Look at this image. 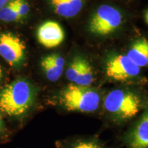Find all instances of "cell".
<instances>
[{
  "label": "cell",
  "instance_id": "obj_1",
  "mask_svg": "<svg viewBox=\"0 0 148 148\" xmlns=\"http://www.w3.org/2000/svg\"><path fill=\"white\" fill-rule=\"evenodd\" d=\"M34 99L30 83L16 79L0 88V112L12 119H21L32 108Z\"/></svg>",
  "mask_w": 148,
  "mask_h": 148
},
{
  "label": "cell",
  "instance_id": "obj_2",
  "mask_svg": "<svg viewBox=\"0 0 148 148\" xmlns=\"http://www.w3.org/2000/svg\"><path fill=\"white\" fill-rule=\"evenodd\" d=\"M60 101L68 111L90 112L99 106V94L89 86L70 84L61 92Z\"/></svg>",
  "mask_w": 148,
  "mask_h": 148
},
{
  "label": "cell",
  "instance_id": "obj_3",
  "mask_svg": "<svg viewBox=\"0 0 148 148\" xmlns=\"http://www.w3.org/2000/svg\"><path fill=\"white\" fill-rule=\"evenodd\" d=\"M104 108L121 119H130L140 110L139 97L132 92L115 89L110 91L103 101Z\"/></svg>",
  "mask_w": 148,
  "mask_h": 148
},
{
  "label": "cell",
  "instance_id": "obj_4",
  "mask_svg": "<svg viewBox=\"0 0 148 148\" xmlns=\"http://www.w3.org/2000/svg\"><path fill=\"white\" fill-rule=\"evenodd\" d=\"M122 23L121 12L109 5H101L92 16L89 23L90 32L106 36L119 28Z\"/></svg>",
  "mask_w": 148,
  "mask_h": 148
},
{
  "label": "cell",
  "instance_id": "obj_5",
  "mask_svg": "<svg viewBox=\"0 0 148 148\" xmlns=\"http://www.w3.org/2000/svg\"><path fill=\"white\" fill-rule=\"evenodd\" d=\"M25 45L23 40L13 33H0V56L12 66L18 67L23 63Z\"/></svg>",
  "mask_w": 148,
  "mask_h": 148
},
{
  "label": "cell",
  "instance_id": "obj_6",
  "mask_svg": "<svg viewBox=\"0 0 148 148\" xmlns=\"http://www.w3.org/2000/svg\"><path fill=\"white\" fill-rule=\"evenodd\" d=\"M140 68L130 59L127 55H117L110 58L106 66V73L109 78L123 82L136 77Z\"/></svg>",
  "mask_w": 148,
  "mask_h": 148
},
{
  "label": "cell",
  "instance_id": "obj_7",
  "mask_svg": "<svg viewBox=\"0 0 148 148\" xmlns=\"http://www.w3.org/2000/svg\"><path fill=\"white\" fill-rule=\"evenodd\" d=\"M38 42L46 48L58 47L64 39V32L61 25L53 21H45L37 30Z\"/></svg>",
  "mask_w": 148,
  "mask_h": 148
},
{
  "label": "cell",
  "instance_id": "obj_8",
  "mask_svg": "<svg viewBox=\"0 0 148 148\" xmlns=\"http://www.w3.org/2000/svg\"><path fill=\"white\" fill-rule=\"evenodd\" d=\"M64 59L61 56L53 53L46 56L40 61V66L48 80L56 82L62 75Z\"/></svg>",
  "mask_w": 148,
  "mask_h": 148
},
{
  "label": "cell",
  "instance_id": "obj_9",
  "mask_svg": "<svg viewBox=\"0 0 148 148\" xmlns=\"http://www.w3.org/2000/svg\"><path fill=\"white\" fill-rule=\"evenodd\" d=\"M50 4L58 16L72 18L82 10L83 0H50Z\"/></svg>",
  "mask_w": 148,
  "mask_h": 148
},
{
  "label": "cell",
  "instance_id": "obj_10",
  "mask_svg": "<svg viewBox=\"0 0 148 148\" xmlns=\"http://www.w3.org/2000/svg\"><path fill=\"white\" fill-rule=\"evenodd\" d=\"M130 145V148H148V110L134 127Z\"/></svg>",
  "mask_w": 148,
  "mask_h": 148
},
{
  "label": "cell",
  "instance_id": "obj_11",
  "mask_svg": "<svg viewBox=\"0 0 148 148\" xmlns=\"http://www.w3.org/2000/svg\"><path fill=\"white\" fill-rule=\"evenodd\" d=\"M127 56L140 68L148 65V40L143 38L135 41Z\"/></svg>",
  "mask_w": 148,
  "mask_h": 148
},
{
  "label": "cell",
  "instance_id": "obj_12",
  "mask_svg": "<svg viewBox=\"0 0 148 148\" xmlns=\"http://www.w3.org/2000/svg\"><path fill=\"white\" fill-rule=\"evenodd\" d=\"M93 71H92V66L89 62L84 58L80 72L74 84L79 86H89L93 82Z\"/></svg>",
  "mask_w": 148,
  "mask_h": 148
},
{
  "label": "cell",
  "instance_id": "obj_13",
  "mask_svg": "<svg viewBox=\"0 0 148 148\" xmlns=\"http://www.w3.org/2000/svg\"><path fill=\"white\" fill-rule=\"evenodd\" d=\"M21 20L16 12L14 1L0 9V21L5 23H12Z\"/></svg>",
  "mask_w": 148,
  "mask_h": 148
},
{
  "label": "cell",
  "instance_id": "obj_14",
  "mask_svg": "<svg viewBox=\"0 0 148 148\" xmlns=\"http://www.w3.org/2000/svg\"><path fill=\"white\" fill-rule=\"evenodd\" d=\"M83 59L84 58L79 56L74 58L66 71V78L69 79L70 82H73V84L76 81L79 72H80Z\"/></svg>",
  "mask_w": 148,
  "mask_h": 148
},
{
  "label": "cell",
  "instance_id": "obj_15",
  "mask_svg": "<svg viewBox=\"0 0 148 148\" xmlns=\"http://www.w3.org/2000/svg\"><path fill=\"white\" fill-rule=\"evenodd\" d=\"M14 4L20 18H25L29 12V5L25 0H14Z\"/></svg>",
  "mask_w": 148,
  "mask_h": 148
},
{
  "label": "cell",
  "instance_id": "obj_16",
  "mask_svg": "<svg viewBox=\"0 0 148 148\" xmlns=\"http://www.w3.org/2000/svg\"><path fill=\"white\" fill-rule=\"evenodd\" d=\"M10 136V132L5 125L2 114L0 113V141H5Z\"/></svg>",
  "mask_w": 148,
  "mask_h": 148
},
{
  "label": "cell",
  "instance_id": "obj_17",
  "mask_svg": "<svg viewBox=\"0 0 148 148\" xmlns=\"http://www.w3.org/2000/svg\"><path fill=\"white\" fill-rule=\"evenodd\" d=\"M74 148H100V147L92 142L81 141L75 144Z\"/></svg>",
  "mask_w": 148,
  "mask_h": 148
},
{
  "label": "cell",
  "instance_id": "obj_18",
  "mask_svg": "<svg viewBox=\"0 0 148 148\" xmlns=\"http://www.w3.org/2000/svg\"><path fill=\"white\" fill-rule=\"evenodd\" d=\"M14 0H0V9L3 7H4L5 5H8V3H10L13 1Z\"/></svg>",
  "mask_w": 148,
  "mask_h": 148
},
{
  "label": "cell",
  "instance_id": "obj_19",
  "mask_svg": "<svg viewBox=\"0 0 148 148\" xmlns=\"http://www.w3.org/2000/svg\"><path fill=\"white\" fill-rule=\"evenodd\" d=\"M2 78H3V69H2V67H1V66L0 65V83H1V80H2Z\"/></svg>",
  "mask_w": 148,
  "mask_h": 148
},
{
  "label": "cell",
  "instance_id": "obj_20",
  "mask_svg": "<svg viewBox=\"0 0 148 148\" xmlns=\"http://www.w3.org/2000/svg\"><path fill=\"white\" fill-rule=\"evenodd\" d=\"M145 21H146V23H147V25H148V10H147V12H146V13H145Z\"/></svg>",
  "mask_w": 148,
  "mask_h": 148
}]
</instances>
